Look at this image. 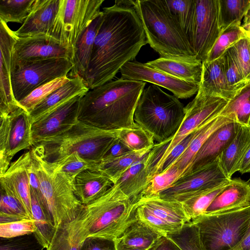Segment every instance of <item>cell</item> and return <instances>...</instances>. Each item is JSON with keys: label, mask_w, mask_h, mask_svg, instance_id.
<instances>
[{"label": "cell", "mask_w": 250, "mask_h": 250, "mask_svg": "<svg viewBox=\"0 0 250 250\" xmlns=\"http://www.w3.org/2000/svg\"><path fill=\"white\" fill-rule=\"evenodd\" d=\"M30 114L21 106L6 116H0V176L8 168L19 152L33 146Z\"/></svg>", "instance_id": "12"}, {"label": "cell", "mask_w": 250, "mask_h": 250, "mask_svg": "<svg viewBox=\"0 0 250 250\" xmlns=\"http://www.w3.org/2000/svg\"><path fill=\"white\" fill-rule=\"evenodd\" d=\"M221 33L218 0H195V11L188 39L196 58L205 61Z\"/></svg>", "instance_id": "13"}, {"label": "cell", "mask_w": 250, "mask_h": 250, "mask_svg": "<svg viewBox=\"0 0 250 250\" xmlns=\"http://www.w3.org/2000/svg\"><path fill=\"white\" fill-rule=\"evenodd\" d=\"M118 138L131 151L150 149L155 145L152 135L136 123L119 130Z\"/></svg>", "instance_id": "38"}, {"label": "cell", "mask_w": 250, "mask_h": 250, "mask_svg": "<svg viewBox=\"0 0 250 250\" xmlns=\"http://www.w3.org/2000/svg\"><path fill=\"white\" fill-rule=\"evenodd\" d=\"M231 47L245 80L250 83V39L246 37Z\"/></svg>", "instance_id": "51"}, {"label": "cell", "mask_w": 250, "mask_h": 250, "mask_svg": "<svg viewBox=\"0 0 250 250\" xmlns=\"http://www.w3.org/2000/svg\"><path fill=\"white\" fill-rule=\"evenodd\" d=\"M241 126L239 123L233 122L223 125L212 133L204 143L183 176L215 161L234 138Z\"/></svg>", "instance_id": "20"}, {"label": "cell", "mask_w": 250, "mask_h": 250, "mask_svg": "<svg viewBox=\"0 0 250 250\" xmlns=\"http://www.w3.org/2000/svg\"><path fill=\"white\" fill-rule=\"evenodd\" d=\"M149 153L125 171L114 184L136 202L149 183L146 168V161Z\"/></svg>", "instance_id": "32"}, {"label": "cell", "mask_w": 250, "mask_h": 250, "mask_svg": "<svg viewBox=\"0 0 250 250\" xmlns=\"http://www.w3.org/2000/svg\"><path fill=\"white\" fill-rule=\"evenodd\" d=\"M230 180L221 168L219 157L211 164L180 178L158 196L181 203L196 193Z\"/></svg>", "instance_id": "14"}, {"label": "cell", "mask_w": 250, "mask_h": 250, "mask_svg": "<svg viewBox=\"0 0 250 250\" xmlns=\"http://www.w3.org/2000/svg\"><path fill=\"white\" fill-rule=\"evenodd\" d=\"M102 20V11L100 15L92 22L77 41L70 59L72 68L67 75L70 79L79 78L83 80L89 66L95 39Z\"/></svg>", "instance_id": "24"}, {"label": "cell", "mask_w": 250, "mask_h": 250, "mask_svg": "<svg viewBox=\"0 0 250 250\" xmlns=\"http://www.w3.org/2000/svg\"><path fill=\"white\" fill-rule=\"evenodd\" d=\"M86 238L83 208L74 220L62 225L55 231L46 250H81Z\"/></svg>", "instance_id": "30"}, {"label": "cell", "mask_w": 250, "mask_h": 250, "mask_svg": "<svg viewBox=\"0 0 250 250\" xmlns=\"http://www.w3.org/2000/svg\"><path fill=\"white\" fill-rule=\"evenodd\" d=\"M133 6L147 43L160 57H196L165 0H136L133 1Z\"/></svg>", "instance_id": "3"}, {"label": "cell", "mask_w": 250, "mask_h": 250, "mask_svg": "<svg viewBox=\"0 0 250 250\" xmlns=\"http://www.w3.org/2000/svg\"><path fill=\"white\" fill-rule=\"evenodd\" d=\"M222 97L199 89L195 98L185 106V116L173 137L156 143L148 154L146 168L150 181L170 151L185 138L213 117L220 114L229 102Z\"/></svg>", "instance_id": "8"}, {"label": "cell", "mask_w": 250, "mask_h": 250, "mask_svg": "<svg viewBox=\"0 0 250 250\" xmlns=\"http://www.w3.org/2000/svg\"><path fill=\"white\" fill-rule=\"evenodd\" d=\"M0 183V213L10 216L17 220L28 218L26 212L13 191L3 180Z\"/></svg>", "instance_id": "46"}, {"label": "cell", "mask_w": 250, "mask_h": 250, "mask_svg": "<svg viewBox=\"0 0 250 250\" xmlns=\"http://www.w3.org/2000/svg\"><path fill=\"white\" fill-rule=\"evenodd\" d=\"M136 203L143 205L156 218L171 226L176 232L189 222L180 202L164 200L157 196L141 198Z\"/></svg>", "instance_id": "29"}, {"label": "cell", "mask_w": 250, "mask_h": 250, "mask_svg": "<svg viewBox=\"0 0 250 250\" xmlns=\"http://www.w3.org/2000/svg\"><path fill=\"white\" fill-rule=\"evenodd\" d=\"M196 130L185 138L170 151L161 164L156 175L167 169L181 156L194 137Z\"/></svg>", "instance_id": "52"}, {"label": "cell", "mask_w": 250, "mask_h": 250, "mask_svg": "<svg viewBox=\"0 0 250 250\" xmlns=\"http://www.w3.org/2000/svg\"><path fill=\"white\" fill-rule=\"evenodd\" d=\"M72 68L70 60L66 58L12 63L11 80L15 99L19 103L41 85L68 75Z\"/></svg>", "instance_id": "10"}, {"label": "cell", "mask_w": 250, "mask_h": 250, "mask_svg": "<svg viewBox=\"0 0 250 250\" xmlns=\"http://www.w3.org/2000/svg\"><path fill=\"white\" fill-rule=\"evenodd\" d=\"M200 89L207 94L231 100L239 91L229 86L224 69L223 55L211 62H202Z\"/></svg>", "instance_id": "25"}, {"label": "cell", "mask_w": 250, "mask_h": 250, "mask_svg": "<svg viewBox=\"0 0 250 250\" xmlns=\"http://www.w3.org/2000/svg\"><path fill=\"white\" fill-rule=\"evenodd\" d=\"M233 122L234 121L229 117L220 114L209 119L196 130L187 149L171 165L178 168L181 172V177L188 169L195 155L210 135L223 125Z\"/></svg>", "instance_id": "28"}, {"label": "cell", "mask_w": 250, "mask_h": 250, "mask_svg": "<svg viewBox=\"0 0 250 250\" xmlns=\"http://www.w3.org/2000/svg\"><path fill=\"white\" fill-rule=\"evenodd\" d=\"M73 51L48 36L18 38L13 49L12 62L23 60L66 58L70 60Z\"/></svg>", "instance_id": "18"}, {"label": "cell", "mask_w": 250, "mask_h": 250, "mask_svg": "<svg viewBox=\"0 0 250 250\" xmlns=\"http://www.w3.org/2000/svg\"><path fill=\"white\" fill-rule=\"evenodd\" d=\"M116 242L117 250H144L125 246L117 240H116Z\"/></svg>", "instance_id": "58"}, {"label": "cell", "mask_w": 250, "mask_h": 250, "mask_svg": "<svg viewBox=\"0 0 250 250\" xmlns=\"http://www.w3.org/2000/svg\"><path fill=\"white\" fill-rule=\"evenodd\" d=\"M61 0H35L31 11L15 33L18 38L50 37Z\"/></svg>", "instance_id": "19"}, {"label": "cell", "mask_w": 250, "mask_h": 250, "mask_svg": "<svg viewBox=\"0 0 250 250\" xmlns=\"http://www.w3.org/2000/svg\"><path fill=\"white\" fill-rule=\"evenodd\" d=\"M184 116L185 106L179 99L151 84L143 89L134 119L152 135L157 143H161L173 137Z\"/></svg>", "instance_id": "6"}, {"label": "cell", "mask_w": 250, "mask_h": 250, "mask_svg": "<svg viewBox=\"0 0 250 250\" xmlns=\"http://www.w3.org/2000/svg\"><path fill=\"white\" fill-rule=\"evenodd\" d=\"M146 84L120 78L89 89L80 100L79 120L105 130L134 125L135 110Z\"/></svg>", "instance_id": "2"}, {"label": "cell", "mask_w": 250, "mask_h": 250, "mask_svg": "<svg viewBox=\"0 0 250 250\" xmlns=\"http://www.w3.org/2000/svg\"><path fill=\"white\" fill-rule=\"evenodd\" d=\"M250 146V129L247 125H241L234 138L219 156L220 166L229 179L239 171L241 160Z\"/></svg>", "instance_id": "31"}, {"label": "cell", "mask_w": 250, "mask_h": 250, "mask_svg": "<svg viewBox=\"0 0 250 250\" xmlns=\"http://www.w3.org/2000/svg\"><path fill=\"white\" fill-rule=\"evenodd\" d=\"M83 80L72 78L36 105L29 113L32 124L71 99L85 94L89 90Z\"/></svg>", "instance_id": "26"}, {"label": "cell", "mask_w": 250, "mask_h": 250, "mask_svg": "<svg viewBox=\"0 0 250 250\" xmlns=\"http://www.w3.org/2000/svg\"><path fill=\"white\" fill-rule=\"evenodd\" d=\"M42 195L54 230L74 220L84 205L75 195L74 180L54 172L38 146L30 149ZM55 232V231H54Z\"/></svg>", "instance_id": "7"}, {"label": "cell", "mask_w": 250, "mask_h": 250, "mask_svg": "<svg viewBox=\"0 0 250 250\" xmlns=\"http://www.w3.org/2000/svg\"><path fill=\"white\" fill-rule=\"evenodd\" d=\"M151 150L129 151L116 158L101 161L96 165L94 169L107 176L114 184L125 171L142 159Z\"/></svg>", "instance_id": "35"}, {"label": "cell", "mask_w": 250, "mask_h": 250, "mask_svg": "<svg viewBox=\"0 0 250 250\" xmlns=\"http://www.w3.org/2000/svg\"><path fill=\"white\" fill-rule=\"evenodd\" d=\"M231 250H250V223L247 231L242 240Z\"/></svg>", "instance_id": "57"}, {"label": "cell", "mask_w": 250, "mask_h": 250, "mask_svg": "<svg viewBox=\"0 0 250 250\" xmlns=\"http://www.w3.org/2000/svg\"><path fill=\"white\" fill-rule=\"evenodd\" d=\"M121 78L150 83L171 92L178 99H186L198 92L200 85L188 82L136 60L125 63L120 69Z\"/></svg>", "instance_id": "15"}, {"label": "cell", "mask_w": 250, "mask_h": 250, "mask_svg": "<svg viewBox=\"0 0 250 250\" xmlns=\"http://www.w3.org/2000/svg\"><path fill=\"white\" fill-rule=\"evenodd\" d=\"M133 1L115 0L112 6L103 8L102 21L83 80L89 89L112 80L147 43Z\"/></svg>", "instance_id": "1"}, {"label": "cell", "mask_w": 250, "mask_h": 250, "mask_svg": "<svg viewBox=\"0 0 250 250\" xmlns=\"http://www.w3.org/2000/svg\"><path fill=\"white\" fill-rule=\"evenodd\" d=\"M129 151H131L117 138L108 148L101 161L116 158Z\"/></svg>", "instance_id": "54"}, {"label": "cell", "mask_w": 250, "mask_h": 250, "mask_svg": "<svg viewBox=\"0 0 250 250\" xmlns=\"http://www.w3.org/2000/svg\"><path fill=\"white\" fill-rule=\"evenodd\" d=\"M242 25L230 27L222 32L205 61H213L224 55L226 51L240 40L246 37Z\"/></svg>", "instance_id": "43"}, {"label": "cell", "mask_w": 250, "mask_h": 250, "mask_svg": "<svg viewBox=\"0 0 250 250\" xmlns=\"http://www.w3.org/2000/svg\"><path fill=\"white\" fill-rule=\"evenodd\" d=\"M181 176V172L174 166L169 167L163 172L153 177L141 193L139 199L157 196L169 187Z\"/></svg>", "instance_id": "45"}, {"label": "cell", "mask_w": 250, "mask_h": 250, "mask_svg": "<svg viewBox=\"0 0 250 250\" xmlns=\"http://www.w3.org/2000/svg\"><path fill=\"white\" fill-rule=\"evenodd\" d=\"M81 250H117L116 241L96 237H87Z\"/></svg>", "instance_id": "53"}, {"label": "cell", "mask_w": 250, "mask_h": 250, "mask_svg": "<svg viewBox=\"0 0 250 250\" xmlns=\"http://www.w3.org/2000/svg\"><path fill=\"white\" fill-rule=\"evenodd\" d=\"M67 75L57 78L37 87L19 102L20 106L30 113L33 108L52 92L70 80Z\"/></svg>", "instance_id": "44"}, {"label": "cell", "mask_w": 250, "mask_h": 250, "mask_svg": "<svg viewBox=\"0 0 250 250\" xmlns=\"http://www.w3.org/2000/svg\"><path fill=\"white\" fill-rule=\"evenodd\" d=\"M220 114L234 122L248 126L250 118V83L241 88L229 100Z\"/></svg>", "instance_id": "37"}, {"label": "cell", "mask_w": 250, "mask_h": 250, "mask_svg": "<svg viewBox=\"0 0 250 250\" xmlns=\"http://www.w3.org/2000/svg\"><path fill=\"white\" fill-rule=\"evenodd\" d=\"M113 185L107 176L93 169L80 173L73 183L75 195L83 205L100 197Z\"/></svg>", "instance_id": "27"}, {"label": "cell", "mask_w": 250, "mask_h": 250, "mask_svg": "<svg viewBox=\"0 0 250 250\" xmlns=\"http://www.w3.org/2000/svg\"><path fill=\"white\" fill-rule=\"evenodd\" d=\"M35 0H0V20L23 23L30 13Z\"/></svg>", "instance_id": "42"}, {"label": "cell", "mask_w": 250, "mask_h": 250, "mask_svg": "<svg viewBox=\"0 0 250 250\" xmlns=\"http://www.w3.org/2000/svg\"><path fill=\"white\" fill-rule=\"evenodd\" d=\"M230 180L196 193L181 202L188 221L203 215L215 198L225 188Z\"/></svg>", "instance_id": "36"}, {"label": "cell", "mask_w": 250, "mask_h": 250, "mask_svg": "<svg viewBox=\"0 0 250 250\" xmlns=\"http://www.w3.org/2000/svg\"><path fill=\"white\" fill-rule=\"evenodd\" d=\"M18 37L0 20V116H6L20 106L14 98L11 75L12 51Z\"/></svg>", "instance_id": "17"}, {"label": "cell", "mask_w": 250, "mask_h": 250, "mask_svg": "<svg viewBox=\"0 0 250 250\" xmlns=\"http://www.w3.org/2000/svg\"><path fill=\"white\" fill-rule=\"evenodd\" d=\"M218 0L221 32L230 27L241 25V20L244 17L250 0Z\"/></svg>", "instance_id": "39"}, {"label": "cell", "mask_w": 250, "mask_h": 250, "mask_svg": "<svg viewBox=\"0 0 250 250\" xmlns=\"http://www.w3.org/2000/svg\"><path fill=\"white\" fill-rule=\"evenodd\" d=\"M167 236L182 250H203L200 245L197 227L191 222L186 223L178 232Z\"/></svg>", "instance_id": "48"}, {"label": "cell", "mask_w": 250, "mask_h": 250, "mask_svg": "<svg viewBox=\"0 0 250 250\" xmlns=\"http://www.w3.org/2000/svg\"><path fill=\"white\" fill-rule=\"evenodd\" d=\"M163 235L144 222L136 218L116 240L128 247L147 250Z\"/></svg>", "instance_id": "33"}, {"label": "cell", "mask_w": 250, "mask_h": 250, "mask_svg": "<svg viewBox=\"0 0 250 250\" xmlns=\"http://www.w3.org/2000/svg\"><path fill=\"white\" fill-rule=\"evenodd\" d=\"M49 163L54 172L62 173L74 180L80 173L87 169H94L97 165L84 159L76 152Z\"/></svg>", "instance_id": "41"}, {"label": "cell", "mask_w": 250, "mask_h": 250, "mask_svg": "<svg viewBox=\"0 0 250 250\" xmlns=\"http://www.w3.org/2000/svg\"><path fill=\"white\" fill-rule=\"evenodd\" d=\"M36 227L34 219L28 218L0 223V236L1 238H12L34 233Z\"/></svg>", "instance_id": "49"}, {"label": "cell", "mask_w": 250, "mask_h": 250, "mask_svg": "<svg viewBox=\"0 0 250 250\" xmlns=\"http://www.w3.org/2000/svg\"><path fill=\"white\" fill-rule=\"evenodd\" d=\"M136 203L115 184L83 208L87 237L116 241L136 218Z\"/></svg>", "instance_id": "5"}, {"label": "cell", "mask_w": 250, "mask_h": 250, "mask_svg": "<svg viewBox=\"0 0 250 250\" xmlns=\"http://www.w3.org/2000/svg\"><path fill=\"white\" fill-rule=\"evenodd\" d=\"M84 95L71 99L32 124L33 146L67 131L79 122L80 103Z\"/></svg>", "instance_id": "16"}, {"label": "cell", "mask_w": 250, "mask_h": 250, "mask_svg": "<svg viewBox=\"0 0 250 250\" xmlns=\"http://www.w3.org/2000/svg\"><path fill=\"white\" fill-rule=\"evenodd\" d=\"M146 63L173 77L200 85L202 62L196 57L163 58L148 61Z\"/></svg>", "instance_id": "23"}, {"label": "cell", "mask_w": 250, "mask_h": 250, "mask_svg": "<svg viewBox=\"0 0 250 250\" xmlns=\"http://www.w3.org/2000/svg\"><path fill=\"white\" fill-rule=\"evenodd\" d=\"M248 37L250 39V37Z\"/></svg>", "instance_id": "61"}, {"label": "cell", "mask_w": 250, "mask_h": 250, "mask_svg": "<svg viewBox=\"0 0 250 250\" xmlns=\"http://www.w3.org/2000/svg\"><path fill=\"white\" fill-rule=\"evenodd\" d=\"M119 130L103 129L79 121L67 131L44 139L34 146L40 147L44 158L49 162L76 152L86 161L98 164L118 138Z\"/></svg>", "instance_id": "4"}, {"label": "cell", "mask_w": 250, "mask_h": 250, "mask_svg": "<svg viewBox=\"0 0 250 250\" xmlns=\"http://www.w3.org/2000/svg\"><path fill=\"white\" fill-rule=\"evenodd\" d=\"M0 250H43L34 233L12 238H3Z\"/></svg>", "instance_id": "50"}, {"label": "cell", "mask_w": 250, "mask_h": 250, "mask_svg": "<svg viewBox=\"0 0 250 250\" xmlns=\"http://www.w3.org/2000/svg\"><path fill=\"white\" fill-rule=\"evenodd\" d=\"M224 69L229 86L238 91L248 83L234 55L232 48H229L223 55Z\"/></svg>", "instance_id": "47"}, {"label": "cell", "mask_w": 250, "mask_h": 250, "mask_svg": "<svg viewBox=\"0 0 250 250\" xmlns=\"http://www.w3.org/2000/svg\"><path fill=\"white\" fill-rule=\"evenodd\" d=\"M147 250H182L174 241L165 235L162 236L158 241Z\"/></svg>", "instance_id": "55"}, {"label": "cell", "mask_w": 250, "mask_h": 250, "mask_svg": "<svg viewBox=\"0 0 250 250\" xmlns=\"http://www.w3.org/2000/svg\"><path fill=\"white\" fill-rule=\"evenodd\" d=\"M32 160L30 150L25 152L12 162L0 179L5 182L24 207L28 217L33 219L31 204V187L28 167Z\"/></svg>", "instance_id": "21"}, {"label": "cell", "mask_w": 250, "mask_h": 250, "mask_svg": "<svg viewBox=\"0 0 250 250\" xmlns=\"http://www.w3.org/2000/svg\"><path fill=\"white\" fill-rule=\"evenodd\" d=\"M104 0H61L50 37L72 50L86 29L102 13Z\"/></svg>", "instance_id": "11"}, {"label": "cell", "mask_w": 250, "mask_h": 250, "mask_svg": "<svg viewBox=\"0 0 250 250\" xmlns=\"http://www.w3.org/2000/svg\"><path fill=\"white\" fill-rule=\"evenodd\" d=\"M250 22V1L247 8L246 14L244 16V24H246Z\"/></svg>", "instance_id": "59"}, {"label": "cell", "mask_w": 250, "mask_h": 250, "mask_svg": "<svg viewBox=\"0 0 250 250\" xmlns=\"http://www.w3.org/2000/svg\"><path fill=\"white\" fill-rule=\"evenodd\" d=\"M197 227L203 250H231L242 240L250 223V206L191 221Z\"/></svg>", "instance_id": "9"}, {"label": "cell", "mask_w": 250, "mask_h": 250, "mask_svg": "<svg viewBox=\"0 0 250 250\" xmlns=\"http://www.w3.org/2000/svg\"><path fill=\"white\" fill-rule=\"evenodd\" d=\"M248 126L249 127V128L250 129V120H249V122Z\"/></svg>", "instance_id": "60"}, {"label": "cell", "mask_w": 250, "mask_h": 250, "mask_svg": "<svg viewBox=\"0 0 250 250\" xmlns=\"http://www.w3.org/2000/svg\"><path fill=\"white\" fill-rule=\"evenodd\" d=\"M165 1L188 41L195 14V0H165Z\"/></svg>", "instance_id": "40"}, {"label": "cell", "mask_w": 250, "mask_h": 250, "mask_svg": "<svg viewBox=\"0 0 250 250\" xmlns=\"http://www.w3.org/2000/svg\"><path fill=\"white\" fill-rule=\"evenodd\" d=\"M250 206V185L247 182L236 178L230 180L215 198L204 214L220 213Z\"/></svg>", "instance_id": "22"}, {"label": "cell", "mask_w": 250, "mask_h": 250, "mask_svg": "<svg viewBox=\"0 0 250 250\" xmlns=\"http://www.w3.org/2000/svg\"><path fill=\"white\" fill-rule=\"evenodd\" d=\"M31 204L32 216L36 227L34 234L41 245L47 249L55 231L54 225L46 207L31 188Z\"/></svg>", "instance_id": "34"}, {"label": "cell", "mask_w": 250, "mask_h": 250, "mask_svg": "<svg viewBox=\"0 0 250 250\" xmlns=\"http://www.w3.org/2000/svg\"><path fill=\"white\" fill-rule=\"evenodd\" d=\"M238 171L241 174L250 173V146L243 157Z\"/></svg>", "instance_id": "56"}]
</instances>
